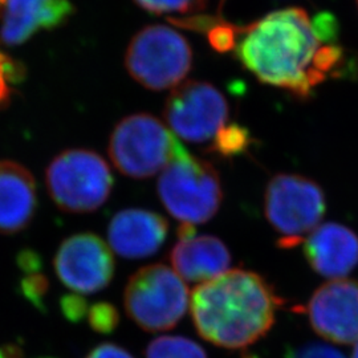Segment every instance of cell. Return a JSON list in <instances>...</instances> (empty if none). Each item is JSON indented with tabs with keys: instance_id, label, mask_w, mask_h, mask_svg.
<instances>
[{
	"instance_id": "6da1fadb",
	"label": "cell",
	"mask_w": 358,
	"mask_h": 358,
	"mask_svg": "<svg viewBox=\"0 0 358 358\" xmlns=\"http://www.w3.org/2000/svg\"><path fill=\"white\" fill-rule=\"evenodd\" d=\"M235 55L263 84L308 100L328 77L345 71V52L338 44V23L329 13L315 17L289 7L248 26H239Z\"/></svg>"
},
{
	"instance_id": "7a4b0ae2",
	"label": "cell",
	"mask_w": 358,
	"mask_h": 358,
	"mask_svg": "<svg viewBox=\"0 0 358 358\" xmlns=\"http://www.w3.org/2000/svg\"><path fill=\"white\" fill-rule=\"evenodd\" d=\"M282 304L266 279L245 269H231L199 284L190 297L195 329L224 349H242L264 337Z\"/></svg>"
},
{
	"instance_id": "3957f363",
	"label": "cell",
	"mask_w": 358,
	"mask_h": 358,
	"mask_svg": "<svg viewBox=\"0 0 358 358\" xmlns=\"http://www.w3.org/2000/svg\"><path fill=\"white\" fill-rule=\"evenodd\" d=\"M158 196L180 223H206L217 215L223 190L215 167L189 153L185 146L161 173Z\"/></svg>"
},
{
	"instance_id": "277c9868",
	"label": "cell",
	"mask_w": 358,
	"mask_h": 358,
	"mask_svg": "<svg viewBox=\"0 0 358 358\" xmlns=\"http://www.w3.org/2000/svg\"><path fill=\"white\" fill-rule=\"evenodd\" d=\"M45 183L52 201L62 211L90 214L108 201L115 180L100 154L69 149L52 159Z\"/></svg>"
},
{
	"instance_id": "5b68a950",
	"label": "cell",
	"mask_w": 358,
	"mask_h": 358,
	"mask_svg": "<svg viewBox=\"0 0 358 358\" xmlns=\"http://www.w3.org/2000/svg\"><path fill=\"white\" fill-rule=\"evenodd\" d=\"M129 319L145 332H165L176 328L190 306L187 285L174 269L150 264L129 279L124 292Z\"/></svg>"
},
{
	"instance_id": "8992f818",
	"label": "cell",
	"mask_w": 358,
	"mask_h": 358,
	"mask_svg": "<svg viewBox=\"0 0 358 358\" xmlns=\"http://www.w3.org/2000/svg\"><path fill=\"white\" fill-rule=\"evenodd\" d=\"M183 145L157 117L148 113L121 120L109 140L115 169L130 178H150L173 161Z\"/></svg>"
},
{
	"instance_id": "52a82bcc",
	"label": "cell",
	"mask_w": 358,
	"mask_h": 358,
	"mask_svg": "<svg viewBox=\"0 0 358 358\" xmlns=\"http://www.w3.org/2000/svg\"><path fill=\"white\" fill-rule=\"evenodd\" d=\"M325 195L320 186L299 174H278L264 194V213L279 235L282 248H294L306 242L325 214Z\"/></svg>"
},
{
	"instance_id": "ba28073f",
	"label": "cell",
	"mask_w": 358,
	"mask_h": 358,
	"mask_svg": "<svg viewBox=\"0 0 358 358\" xmlns=\"http://www.w3.org/2000/svg\"><path fill=\"white\" fill-rule=\"evenodd\" d=\"M125 66L142 87L170 90L178 87L192 71V47L170 27H145L129 43Z\"/></svg>"
},
{
	"instance_id": "9c48e42d",
	"label": "cell",
	"mask_w": 358,
	"mask_h": 358,
	"mask_svg": "<svg viewBox=\"0 0 358 358\" xmlns=\"http://www.w3.org/2000/svg\"><path fill=\"white\" fill-rule=\"evenodd\" d=\"M164 117L176 136L192 143L214 140L226 127L229 103L210 83L185 81L167 97Z\"/></svg>"
},
{
	"instance_id": "30bf717a",
	"label": "cell",
	"mask_w": 358,
	"mask_h": 358,
	"mask_svg": "<svg viewBox=\"0 0 358 358\" xmlns=\"http://www.w3.org/2000/svg\"><path fill=\"white\" fill-rule=\"evenodd\" d=\"M53 267L60 282L77 294H96L113 280L115 262L103 239L92 232H81L62 242Z\"/></svg>"
},
{
	"instance_id": "8fae6325",
	"label": "cell",
	"mask_w": 358,
	"mask_h": 358,
	"mask_svg": "<svg viewBox=\"0 0 358 358\" xmlns=\"http://www.w3.org/2000/svg\"><path fill=\"white\" fill-rule=\"evenodd\" d=\"M312 328L337 344L358 341V282L336 279L322 284L308 303Z\"/></svg>"
},
{
	"instance_id": "7c38bea8",
	"label": "cell",
	"mask_w": 358,
	"mask_h": 358,
	"mask_svg": "<svg viewBox=\"0 0 358 358\" xmlns=\"http://www.w3.org/2000/svg\"><path fill=\"white\" fill-rule=\"evenodd\" d=\"M169 232L166 219L143 208H127L112 217L108 242L115 254L125 259L155 255L165 244Z\"/></svg>"
},
{
	"instance_id": "4fadbf2b",
	"label": "cell",
	"mask_w": 358,
	"mask_h": 358,
	"mask_svg": "<svg viewBox=\"0 0 358 358\" xmlns=\"http://www.w3.org/2000/svg\"><path fill=\"white\" fill-rule=\"evenodd\" d=\"M73 13L71 0H8L0 40L7 47L24 44L40 31L63 26Z\"/></svg>"
},
{
	"instance_id": "5bb4252c",
	"label": "cell",
	"mask_w": 358,
	"mask_h": 358,
	"mask_svg": "<svg viewBox=\"0 0 358 358\" xmlns=\"http://www.w3.org/2000/svg\"><path fill=\"white\" fill-rule=\"evenodd\" d=\"M304 254L319 275L340 279L358 266V236L343 224L327 223L308 236Z\"/></svg>"
},
{
	"instance_id": "9a60e30c",
	"label": "cell",
	"mask_w": 358,
	"mask_h": 358,
	"mask_svg": "<svg viewBox=\"0 0 358 358\" xmlns=\"http://www.w3.org/2000/svg\"><path fill=\"white\" fill-rule=\"evenodd\" d=\"M38 211L36 180L27 167L0 161V235L26 230Z\"/></svg>"
},
{
	"instance_id": "2e32d148",
	"label": "cell",
	"mask_w": 358,
	"mask_h": 358,
	"mask_svg": "<svg viewBox=\"0 0 358 358\" xmlns=\"http://www.w3.org/2000/svg\"><path fill=\"white\" fill-rule=\"evenodd\" d=\"M170 262L182 280L206 282L230 271L231 254L217 236L202 235L176 244Z\"/></svg>"
},
{
	"instance_id": "e0dca14e",
	"label": "cell",
	"mask_w": 358,
	"mask_h": 358,
	"mask_svg": "<svg viewBox=\"0 0 358 358\" xmlns=\"http://www.w3.org/2000/svg\"><path fill=\"white\" fill-rule=\"evenodd\" d=\"M146 358H207L205 349L182 336H161L146 348Z\"/></svg>"
},
{
	"instance_id": "ac0fdd59",
	"label": "cell",
	"mask_w": 358,
	"mask_h": 358,
	"mask_svg": "<svg viewBox=\"0 0 358 358\" xmlns=\"http://www.w3.org/2000/svg\"><path fill=\"white\" fill-rule=\"evenodd\" d=\"M252 145V136L248 129L238 124H231L217 131L210 150L223 158L242 155Z\"/></svg>"
},
{
	"instance_id": "d6986e66",
	"label": "cell",
	"mask_w": 358,
	"mask_h": 358,
	"mask_svg": "<svg viewBox=\"0 0 358 358\" xmlns=\"http://www.w3.org/2000/svg\"><path fill=\"white\" fill-rule=\"evenodd\" d=\"M26 76L24 64L0 48V109L10 106L15 88L26 80Z\"/></svg>"
},
{
	"instance_id": "ffe728a7",
	"label": "cell",
	"mask_w": 358,
	"mask_h": 358,
	"mask_svg": "<svg viewBox=\"0 0 358 358\" xmlns=\"http://www.w3.org/2000/svg\"><path fill=\"white\" fill-rule=\"evenodd\" d=\"M50 291V280L43 273L26 275L19 282V294L38 312L45 313V296Z\"/></svg>"
},
{
	"instance_id": "44dd1931",
	"label": "cell",
	"mask_w": 358,
	"mask_h": 358,
	"mask_svg": "<svg viewBox=\"0 0 358 358\" xmlns=\"http://www.w3.org/2000/svg\"><path fill=\"white\" fill-rule=\"evenodd\" d=\"M141 8L154 15L196 13L203 11L207 0H134Z\"/></svg>"
},
{
	"instance_id": "7402d4cb",
	"label": "cell",
	"mask_w": 358,
	"mask_h": 358,
	"mask_svg": "<svg viewBox=\"0 0 358 358\" xmlns=\"http://www.w3.org/2000/svg\"><path fill=\"white\" fill-rule=\"evenodd\" d=\"M88 322L94 332L110 334L115 332L120 324V313L113 304L99 301L90 308Z\"/></svg>"
},
{
	"instance_id": "603a6c76",
	"label": "cell",
	"mask_w": 358,
	"mask_h": 358,
	"mask_svg": "<svg viewBox=\"0 0 358 358\" xmlns=\"http://www.w3.org/2000/svg\"><path fill=\"white\" fill-rule=\"evenodd\" d=\"M60 309L64 319L72 324H78L88 316L90 306L87 299L77 294H66L60 299Z\"/></svg>"
},
{
	"instance_id": "cb8c5ba5",
	"label": "cell",
	"mask_w": 358,
	"mask_h": 358,
	"mask_svg": "<svg viewBox=\"0 0 358 358\" xmlns=\"http://www.w3.org/2000/svg\"><path fill=\"white\" fill-rule=\"evenodd\" d=\"M288 358H345L337 349L325 344H306L288 353Z\"/></svg>"
},
{
	"instance_id": "d4e9b609",
	"label": "cell",
	"mask_w": 358,
	"mask_h": 358,
	"mask_svg": "<svg viewBox=\"0 0 358 358\" xmlns=\"http://www.w3.org/2000/svg\"><path fill=\"white\" fill-rule=\"evenodd\" d=\"M17 267L26 275L38 273L44 267V260L38 251L32 248H24L16 256Z\"/></svg>"
},
{
	"instance_id": "484cf974",
	"label": "cell",
	"mask_w": 358,
	"mask_h": 358,
	"mask_svg": "<svg viewBox=\"0 0 358 358\" xmlns=\"http://www.w3.org/2000/svg\"><path fill=\"white\" fill-rule=\"evenodd\" d=\"M85 358H134L122 346L105 343L92 349Z\"/></svg>"
},
{
	"instance_id": "4316f807",
	"label": "cell",
	"mask_w": 358,
	"mask_h": 358,
	"mask_svg": "<svg viewBox=\"0 0 358 358\" xmlns=\"http://www.w3.org/2000/svg\"><path fill=\"white\" fill-rule=\"evenodd\" d=\"M0 358H26V356L19 344H4L0 345Z\"/></svg>"
},
{
	"instance_id": "83f0119b",
	"label": "cell",
	"mask_w": 358,
	"mask_h": 358,
	"mask_svg": "<svg viewBox=\"0 0 358 358\" xmlns=\"http://www.w3.org/2000/svg\"><path fill=\"white\" fill-rule=\"evenodd\" d=\"M196 229L195 224L192 223H180L178 229H177V236L179 238V242H187L192 241L196 235Z\"/></svg>"
},
{
	"instance_id": "f1b7e54d",
	"label": "cell",
	"mask_w": 358,
	"mask_h": 358,
	"mask_svg": "<svg viewBox=\"0 0 358 358\" xmlns=\"http://www.w3.org/2000/svg\"><path fill=\"white\" fill-rule=\"evenodd\" d=\"M7 3H8V0H0V19H3V15H4V11H6Z\"/></svg>"
},
{
	"instance_id": "f546056e",
	"label": "cell",
	"mask_w": 358,
	"mask_h": 358,
	"mask_svg": "<svg viewBox=\"0 0 358 358\" xmlns=\"http://www.w3.org/2000/svg\"><path fill=\"white\" fill-rule=\"evenodd\" d=\"M352 358H358V341L356 346H355V349H353V355H352Z\"/></svg>"
},
{
	"instance_id": "4dcf8cb0",
	"label": "cell",
	"mask_w": 358,
	"mask_h": 358,
	"mask_svg": "<svg viewBox=\"0 0 358 358\" xmlns=\"http://www.w3.org/2000/svg\"><path fill=\"white\" fill-rule=\"evenodd\" d=\"M38 358H52V357H38Z\"/></svg>"
},
{
	"instance_id": "1f68e13d",
	"label": "cell",
	"mask_w": 358,
	"mask_h": 358,
	"mask_svg": "<svg viewBox=\"0 0 358 358\" xmlns=\"http://www.w3.org/2000/svg\"><path fill=\"white\" fill-rule=\"evenodd\" d=\"M357 6H358V0H357Z\"/></svg>"
}]
</instances>
